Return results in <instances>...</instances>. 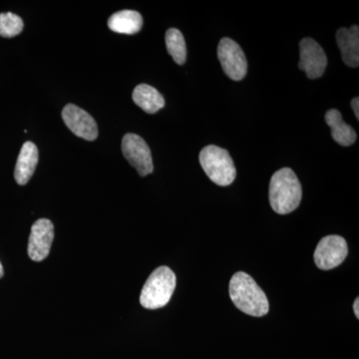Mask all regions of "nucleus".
Returning <instances> with one entry per match:
<instances>
[{
	"label": "nucleus",
	"mask_w": 359,
	"mask_h": 359,
	"mask_svg": "<svg viewBox=\"0 0 359 359\" xmlns=\"http://www.w3.org/2000/svg\"><path fill=\"white\" fill-rule=\"evenodd\" d=\"M63 121L73 134L87 141L98 137V127L94 118L74 104H68L62 111Z\"/></svg>",
	"instance_id": "nucleus-10"
},
{
	"label": "nucleus",
	"mask_w": 359,
	"mask_h": 359,
	"mask_svg": "<svg viewBox=\"0 0 359 359\" xmlns=\"http://www.w3.org/2000/svg\"><path fill=\"white\" fill-rule=\"evenodd\" d=\"M39 149L34 143L26 142L23 144L14 170V178L18 185H26L32 179L39 164Z\"/></svg>",
	"instance_id": "nucleus-11"
},
{
	"label": "nucleus",
	"mask_w": 359,
	"mask_h": 359,
	"mask_svg": "<svg viewBox=\"0 0 359 359\" xmlns=\"http://www.w3.org/2000/svg\"><path fill=\"white\" fill-rule=\"evenodd\" d=\"M325 122L332 129V136L339 145L351 146L356 141V133L353 127L342 120L341 113L337 109L328 110L325 116Z\"/></svg>",
	"instance_id": "nucleus-13"
},
{
	"label": "nucleus",
	"mask_w": 359,
	"mask_h": 359,
	"mask_svg": "<svg viewBox=\"0 0 359 359\" xmlns=\"http://www.w3.org/2000/svg\"><path fill=\"white\" fill-rule=\"evenodd\" d=\"M132 97L135 104L148 114H155L165 106L164 97L162 94L148 84L138 85L134 89Z\"/></svg>",
	"instance_id": "nucleus-14"
},
{
	"label": "nucleus",
	"mask_w": 359,
	"mask_h": 359,
	"mask_svg": "<svg viewBox=\"0 0 359 359\" xmlns=\"http://www.w3.org/2000/svg\"><path fill=\"white\" fill-rule=\"evenodd\" d=\"M176 283V275L171 269L168 266L156 269L142 289L141 306L148 309L164 308L174 294Z\"/></svg>",
	"instance_id": "nucleus-3"
},
{
	"label": "nucleus",
	"mask_w": 359,
	"mask_h": 359,
	"mask_svg": "<svg viewBox=\"0 0 359 359\" xmlns=\"http://www.w3.org/2000/svg\"><path fill=\"white\" fill-rule=\"evenodd\" d=\"M351 107H353V110L354 112V114H355L356 119H359V99L358 97H356V98L353 99V101H351Z\"/></svg>",
	"instance_id": "nucleus-18"
},
{
	"label": "nucleus",
	"mask_w": 359,
	"mask_h": 359,
	"mask_svg": "<svg viewBox=\"0 0 359 359\" xmlns=\"http://www.w3.org/2000/svg\"><path fill=\"white\" fill-rule=\"evenodd\" d=\"M230 297L236 308L249 316L262 318L269 311L268 297L256 280L244 271L231 276Z\"/></svg>",
	"instance_id": "nucleus-1"
},
{
	"label": "nucleus",
	"mask_w": 359,
	"mask_h": 359,
	"mask_svg": "<svg viewBox=\"0 0 359 359\" xmlns=\"http://www.w3.org/2000/svg\"><path fill=\"white\" fill-rule=\"evenodd\" d=\"M299 69L304 71L309 79L323 76L327 58L320 45L313 39H304L299 43Z\"/></svg>",
	"instance_id": "nucleus-8"
},
{
	"label": "nucleus",
	"mask_w": 359,
	"mask_h": 359,
	"mask_svg": "<svg viewBox=\"0 0 359 359\" xmlns=\"http://www.w3.org/2000/svg\"><path fill=\"white\" fill-rule=\"evenodd\" d=\"M348 254L346 241L340 236L323 238L314 250V263L323 271H330L344 263Z\"/></svg>",
	"instance_id": "nucleus-5"
},
{
	"label": "nucleus",
	"mask_w": 359,
	"mask_h": 359,
	"mask_svg": "<svg viewBox=\"0 0 359 359\" xmlns=\"http://www.w3.org/2000/svg\"><path fill=\"white\" fill-rule=\"evenodd\" d=\"M353 311H354V314H355L356 316V318H359V299L358 297V299H355V301H354V304H353Z\"/></svg>",
	"instance_id": "nucleus-19"
},
{
	"label": "nucleus",
	"mask_w": 359,
	"mask_h": 359,
	"mask_svg": "<svg viewBox=\"0 0 359 359\" xmlns=\"http://www.w3.org/2000/svg\"><path fill=\"white\" fill-rule=\"evenodd\" d=\"M200 163L212 182L221 187L231 185L237 176L233 161L228 151L218 146L209 145L200 153Z\"/></svg>",
	"instance_id": "nucleus-4"
},
{
	"label": "nucleus",
	"mask_w": 359,
	"mask_h": 359,
	"mask_svg": "<svg viewBox=\"0 0 359 359\" xmlns=\"http://www.w3.org/2000/svg\"><path fill=\"white\" fill-rule=\"evenodd\" d=\"M269 197L271 208L278 214L287 215L297 209L302 202V185L292 169L283 168L273 175Z\"/></svg>",
	"instance_id": "nucleus-2"
},
{
	"label": "nucleus",
	"mask_w": 359,
	"mask_h": 359,
	"mask_svg": "<svg viewBox=\"0 0 359 359\" xmlns=\"http://www.w3.org/2000/svg\"><path fill=\"white\" fill-rule=\"evenodd\" d=\"M122 152L140 176L145 177L152 173L154 164L150 148L139 135L130 133L123 137Z\"/></svg>",
	"instance_id": "nucleus-6"
},
{
	"label": "nucleus",
	"mask_w": 359,
	"mask_h": 359,
	"mask_svg": "<svg viewBox=\"0 0 359 359\" xmlns=\"http://www.w3.org/2000/svg\"><path fill=\"white\" fill-rule=\"evenodd\" d=\"M143 26L140 13L134 11H122L113 14L108 20V27L112 32L121 34H136Z\"/></svg>",
	"instance_id": "nucleus-15"
},
{
	"label": "nucleus",
	"mask_w": 359,
	"mask_h": 359,
	"mask_svg": "<svg viewBox=\"0 0 359 359\" xmlns=\"http://www.w3.org/2000/svg\"><path fill=\"white\" fill-rule=\"evenodd\" d=\"M337 41L342 59L349 67H358L359 65V27L340 28L337 32Z\"/></svg>",
	"instance_id": "nucleus-12"
},
{
	"label": "nucleus",
	"mask_w": 359,
	"mask_h": 359,
	"mask_svg": "<svg viewBox=\"0 0 359 359\" xmlns=\"http://www.w3.org/2000/svg\"><path fill=\"white\" fill-rule=\"evenodd\" d=\"M218 57L226 76L235 81L244 79L247 75L248 61L237 42L230 39H222L218 46Z\"/></svg>",
	"instance_id": "nucleus-7"
},
{
	"label": "nucleus",
	"mask_w": 359,
	"mask_h": 359,
	"mask_svg": "<svg viewBox=\"0 0 359 359\" xmlns=\"http://www.w3.org/2000/svg\"><path fill=\"white\" fill-rule=\"evenodd\" d=\"M4 266H2L1 263H0V278H1L2 276H4Z\"/></svg>",
	"instance_id": "nucleus-20"
},
{
	"label": "nucleus",
	"mask_w": 359,
	"mask_h": 359,
	"mask_svg": "<svg viewBox=\"0 0 359 359\" xmlns=\"http://www.w3.org/2000/svg\"><path fill=\"white\" fill-rule=\"evenodd\" d=\"M25 25L20 16L13 13H0V36L11 39L18 36Z\"/></svg>",
	"instance_id": "nucleus-17"
},
{
	"label": "nucleus",
	"mask_w": 359,
	"mask_h": 359,
	"mask_svg": "<svg viewBox=\"0 0 359 359\" xmlns=\"http://www.w3.org/2000/svg\"><path fill=\"white\" fill-rule=\"evenodd\" d=\"M54 238V226L50 219H40L33 224L29 241L28 256L34 262H42L50 252Z\"/></svg>",
	"instance_id": "nucleus-9"
},
{
	"label": "nucleus",
	"mask_w": 359,
	"mask_h": 359,
	"mask_svg": "<svg viewBox=\"0 0 359 359\" xmlns=\"http://www.w3.org/2000/svg\"><path fill=\"white\" fill-rule=\"evenodd\" d=\"M166 46L170 55L173 57L177 65H182L186 62L187 47L185 39L180 30L170 28L166 32Z\"/></svg>",
	"instance_id": "nucleus-16"
}]
</instances>
